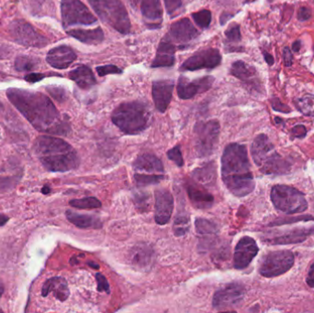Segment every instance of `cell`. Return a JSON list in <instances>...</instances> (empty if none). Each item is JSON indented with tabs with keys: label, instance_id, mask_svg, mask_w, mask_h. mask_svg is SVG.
<instances>
[{
	"label": "cell",
	"instance_id": "6da1fadb",
	"mask_svg": "<svg viewBox=\"0 0 314 313\" xmlns=\"http://www.w3.org/2000/svg\"><path fill=\"white\" fill-rule=\"evenodd\" d=\"M6 96L13 106L39 132L66 135L70 131L68 122L63 121L55 106L45 95L26 89L9 88Z\"/></svg>",
	"mask_w": 314,
	"mask_h": 313
},
{
	"label": "cell",
	"instance_id": "7a4b0ae2",
	"mask_svg": "<svg viewBox=\"0 0 314 313\" xmlns=\"http://www.w3.org/2000/svg\"><path fill=\"white\" fill-rule=\"evenodd\" d=\"M222 177L229 191L236 197H246L254 191L256 183L245 145L226 146L222 157Z\"/></svg>",
	"mask_w": 314,
	"mask_h": 313
},
{
	"label": "cell",
	"instance_id": "3957f363",
	"mask_svg": "<svg viewBox=\"0 0 314 313\" xmlns=\"http://www.w3.org/2000/svg\"><path fill=\"white\" fill-rule=\"evenodd\" d=\"M33 150L42 166L49 172H67L80 164L76 151L61 138L40 136L35 140Z\"/></svg>",
	"mask_w": 314,
	"mask_h": 313
},
{
	"label": "cell",
	"instance_id": "277c9868",
	"mask_svg": "<svg viewBox=\"0 0 314 313\" xmlns=\"http://www.w3.org/2000/svg\"><path fill=\"white\" fill-rule=\"evenodd\" d=\"M111 120L122 133L135 135L143 133L148 127L150 111L143 102H125L115 109Z\"/></svg>",
	"mask_w": 314,
	"mask_h": 313
},
{
	"label": "cell",
	"instance_id": "5b68a950",
	"mask_svg": "<svg viewBox=\"0 0 314 313\" xmlns=\"http://www.w3.org/2000/svg\"><path fill=\"white\" fill-rule=\"evenodd\" d=\"M251 153L254 162L263 174H283L291 168V164L277 152L266 134H259L254 140Z\"/></svg>",
	"mask_w": 314,
	"mask_h": 313
},
{
	"label": "cell",
	"instance_id": "8992f818",
	"mask_svg": "<svg viewBox=\"0 0 314 313\" xmlns=\"http://www.w3.org/2000/svg\"><path fill=\"white\" fill-rule=\"evenodd\" d=\"M88 2L103 22L121 34L130 32L131 21L125 6L120 0H88Z\"/></svg>",
	"mask_w": 314,
	"mask_h": 313
},
{
	"label": "cell",
	"instance_id": "52a82bcc",
	"mask_svg": "<svg viewBox=\"0 0 314 313\" xmlns=\"http://www.w3.org/2000/svg\"><path fill=\"white\" fill-rule=\"evenodd\" d=\"M271 200L276 209L287 214L300 213L308 208V202L303 193L285 185L273 186Z\"/></svg>",
	"mask_w": 314,
	"mask_h": 313
},
{
	"label": "cell",
	"instance_id": "ba28073f",
	"mask_svg": "<svg viewBox=\"0 0 314 313\" xmlns=\"http://www.w3.org/2000/svg\"><path fill=\"white\" fill-rule=\"evenodd\" d=\"M194 147L199 157H208L215 150L220 136V123L216 120L198 122L194 128Z\"/></svg>",
	"mask_w": 314,
	"mask_h": 313
},
{
	"label": "cell",
	"instance_id": "9c48e42d",
	"mask_svg": "<svg viewBox=\"0 0 314 313\" xmlns=\"http://www.w3.org/2000/svg\"><path fill=\"white\" fill-rule=\"evenodd\" d=\"M61 14L64 29L74 25L88 26L97 21V17L80 0H62Z\"/></svg>",
	"mask_w": 314,
	"mask_h": 313
},
{
	"label": "cell",
	"instance_id": "30bf717a",
	"mask_svg": "<svg viewBox=\"0 0 314 313\" xmlns=\"http://www.w3.org/2000/svg\"><path fill=\"white\" fill-rule=\"evenodd\" d=\"M293 265L294 255L291 251H274L264 256L259 267V273L266 278H275L288 272Z\"/></svg>",
	"mask_w": 314,
	"mask_h": 313
},
{
	"label": "cell",
	"instance_id": "8fae6325",
	"mask_svg": "<svg viewBox=\"0 0 314 313\" xmlns=\"http://www.w3.org/2000/svg\"><path fill=\"white\" fill-rule=\"evenodd\" d=\"M8 29L13 40L23 46L42 48L49 42L30 24L21 19L14 20L9 25Z\"/></svg>",
	"mask_w": 314,
	"mask_h": 313
},
{
	"label": "cell",
	"instance_id": "7c38bea8",
	"mask_svg": "<svg viewBox=\"0 0 314 313\" xmlns=\"http://www.w3.org/2000/svg\"><path fill=\"white\" fill-rule=\"evenodd\" d=\"M222 63V55L217 49L209 48L196 52L183 63L180 71H198L201 69H213Z\"/></svg>",
	"mask_w": 314,
	"mask_h": 313
},
{
	"label": "cell",
	"instance_id": "4fadbf2b",
	"mask_svg": "<svg viewBox=\"0 0 314 313\" xmlns=\"http://www.w3.org/2000/svg\"><path fill=\"white\" fill-rule=\"evenodd\" d=\"M246 295V289L240 283H231L217 290L213 296L212 306L223 310L238 305Z\"/></svg>",
	"mask_w": 314,
	"mask_h": 313
},
{
	"label": "cell",
	"instance_id": "5bb4252c",
	"mask_svg": "<svg viewBox=\"0 0 314 313\" xmlns=\"http://www.w3.org/2000/svg\"><path fill=\"white\" fill-rule=\"evenodd\" d=\"M200 35V32L190 22L189 18H182L177 22L172 24L166 38L171 41L173 44H177L178 48L182 49Z\"/></svg>",
	"mask_w": 314,
	"mask_h": 313
},
{
	"label": "cell",
	"instance_id": "9a60e30c",
	"mask_svg": "<svg viewBox=\"0 0 314 313\" xmlns=\"http://www.w3.org/2000/svg\"><path fill=\"white\" fill-rule=\"evenodd\" d=\"M213 82V76H205L193 81H190L185 76H181L177 84V95L181 99H192L198 94L208 91L212 87Z\"/></svg>",
	"mask_w": 314,
	"mask_h": 313
},
{
	"label": "cell",
	"instance_id": "2e32d148",
	"mask_svg": "<svg viewBox=\"0 0 314 313\" xmlns=\"http://www.w3.org/2000/svg\"><path fill=\"white\" fill-rule=\"evenodd\" d=\"M256 241L249 236L241 238L234 250V266L236 269H245L258 254Z\"/></svg>",
	"mask_w": 314,
	"mask_h": 313
},
{
	"label": "cell",
	"instance_id": "e0dca14e",
	"mask_svg": "<svg viewBox=\"0 0 314 313\" xmlns=\"http://www.w3.org/2000/svg\"><path fill=\"white\" fill-rule=\"evenodd\" d=\"M174 208V198L170 191L162 188L155 191V222L166 225L171 219Z\"/></svg>",
	"mask_w": 314,
	"mask_h": 313
},
{
	"label": "cell",
	"instance_id": "ac0fdd59",
	"mask_svg": "<svg viewBox=\"0 0 314 313\" xmlns=\"http://www.w3.org/2000/svg\"><path fill=\"white\" fill-rule=\"evenodd\" d=\"M314 232V226L294 228L286 232H279L273 236L268 237L265 242L270 244H293L303 243Z\"/></svg>",
	"mask_w": 314,
	"mask_h": 313
},
{
	"label": "cell",
	"instance_id": "d6986e66",
	"mask_svg": "<svg viewBox=\"0 0 314 313\" xmlns=\"http://www.w3.org/2000/svg\"><path fill=\"white\" fill-rule=\"evenodd\" d=\"M174 90L173 80H157L153 83L152 95L157 110L164 113L171 102Z\"/></svg>",
	"mask_w": 314,
	"mask_h": 313
},
{
	"label": "cell",
	"instance_id": "ffe728a7",
	"mask_svg": "<svg viewBox=\"0 0 314 313\" xmlns=\"http://www.w3.org/2000/svg\"><path fill=\"white\" fill-rule=\"evenodd\" d=\"M135 174L146 175L164 174L165 169L163 162L157 156L151 154H143L136 158L133 162Z\"/></svg>",
	"mask_w": 314,
	"mask_h": 313
},
{
	"label": "cell",
	"instance_id": "44dd1931",
	"mask_svg": "<svg viewBox=\"0 0 314 313\" xmlns=\"http://www.w3.org/2000/svg\"><path fill=\"white\" fill-rule=\"evenodd\" d=\"M76 59V54L71 47L66 45L55 47L50 50L46 61L51 65V67L56 69H65L74 63Z\"/></svg>",
	"mask_w": 314,
	"mask_h": 313
},
{
	"label": "cell",
	"instance_id": "7402d4cb",
	"mask_svg": "<svg viewBox=\"0 0 314 313\" xmlns=\"http://www.w3.org/2000/svg\"><path fill=\"white\" fill-rule=\"evenodd\" d=\"M144 22L150 29H157L163 20L160 0H140Z\"/></svg>",
	"mask_w": 314,
	"mask_h": 313
},
{
	"label": "cell",
	"instance_id": "603a6c76",
	"mask_svg": "<svg viewBox=\"0 0 314 313\" xmlns=\"http://www.w3.org/2000/svg\"><path fill=\"white\" fill-rule=\"evenodd\" d=\"M230 73L232 76L244 82L246 85L257 89L259 88L260 81L258 79L257 71L254 66H251L243 61H236L232 64Z\"/></svg>",
	"mask_w": 314,
	"mask_h": 313
},
{
	"label": "cell",
	"instance_id": "cb8c5ba5",
	"mask_svg": "<svg viewBox=\"0 0 314 313\" xmlns=\"http://www.w3.org/2000/svg\"><path fill=\"white\" fill-rule=\"evenodd\" d=\"M176 45L173 44L166 36L160 41L156 51V55L152 63L153 68L159 67H170L175 64Z\"/></svg>",
	"mask_w": 314,
	"mask_h": 313
},
{
	"label": "cell",
	"instance_id": "d4e9b609",
	"mask_svg": "<svg viewBox=\"0 0 314 313\" xmlns=\"http://www.w3.org/2000/svg\"><path fill=\"white\" fill-rule=\"evenodd\" d=\"M50 293H52L60 302H65L70 295L66 280L62 277L48 279L42 286L41 296L47 297Z\"/></svg>",
	"mask_w": 314,
	"mask_h": 313
},
{
	"label": "cell",
	"instance_id": "484cf974",
	"mask_svg": "<svg viewBox=\"0 0 314 313\" xmlns=\"http://www.w3.org/2000/svg\"><path fill=\"white\" fill-rule=\"evenodd\" d=\"M187 191L191 203L198 209H209L214 203L213 196L202 186L196 184H189L187 187Z\"/></svg>",
	"mask_w": 314,
	"mask_h": 313
},
{
	"label": "cell",
	"instance_id": "4316f807",
	"mask_svg": "<svg viewBox=\"0 0 314 313\" xmlns=\"http://www.w3.org/2000/svg\"><path fill=\"white\" fill-rule=\"evenodd\" d=\"M69 77L82 89H89L97 84L91 69L86 65H79L69 73Z\"/></svg>",
	"mask_w": 314,
	"mask_h": 313
},
{
	"label": "cell",
	"instance_id": "83f0119b",
	"mask_svg": "<svg viewBox=\"0 0 314 313\" xmlns=\"http://www.w3.org/2000/svg\"><path fill=\"white\" fill-rule=\"evenodd\" d=\"M70 35L77 41L89 45H97L104 41V32L101 28L93 29H72L68 30Z\"/></svg>",
	"mask_w": 314,
	"mask_h": 313
},
{
	"label": "cell",
	"instance_id": "f1b7e54d",
	"mask_svg": "<svg viewBox=\"0 0 314 313\" xmlns=\"http://www.w3.org/2000/svg\"><path fill=\"white\" fill-rule=\"evenodd\" d=\"M154 251L145 244L134 246L131 253V261L134 267L148 268L154 259Z\"/></svg>",
	"mask_w": 314,
	"mask_h": 313
},
{
	"label": "cell",
	"instance_id": "f546056e",
	"mask_svg": "<svg viewBox=\"0 0 314 313\" xmlns=\"http://www.w3.org/2000/svg\"><path fill=\"white\" fill-rule=\"evenodd\" d=\"M192 176L202 186L213 185L217 178V171L213 162H207L192 172Z\"/></svg>",
	"mask_w": 314,
	"mask_h": 313
},
{
	"label": "cell",
	"instance_id": "4dcf8cb0",
	"mask_svg": "<svg viewBox=\"0 0 314 313\" xmlns=\"http://www.w3.org/2000/svg\"><path fill=\"white\" fill-rule=\"evenodd\" d=\"M66 217L71 223L81 229H98L102 227V222L97 217L91 215L79 214L74 211H66Z\"/></svg>",
	"mask_w": 314,
	"mask_h": 313
},
{
	"label": "cell",
	"instance_id": "1f68e13d",
	"mask_svg": "<svg viewBox=\"0 0 314 313\" xmlns=\"http://www.w3.org/2000/svg\"><path fill=\"white\" fill-rule=\"evenodd\" d=\"M39 59L31 57V56H26L21 55L18 56L15 61V69L18 72H28L36 69L38 64H39Z\"/></svg>",
	"mask_w": 314,
	"mask_h": 313
},
{
	"label": "cell",
	"instance_id": "d6a6232c",
	"mask_svg": "<svg viewBox=\"0 0 314 313\" xmlns=\"http://www.w3.org/2000/svg\"><path fill=\"white\" fill-rule=\"evenodd\" d=\"M295 105L305 116L314 117V96L307 95L295 101Z\"/></svg>",
	"mask_w": 314,
	"mask_h": 313
},
{
	"label": "cell",
	"instance_id": "836d02e7",
	"mask_svg": "<svg viewBox=\"0 0 314 313\" xmlns=\"http://www.w3.org/2000/svg\"><path fill=\"white\" fill-rule=\"evenodd\" d=\"M196 231L199 234L209 235V234H216L219 232L218 226L211 220H206L203 218H198L195 220Z\"/></svg>",
	"mask_w": 314,
	"mask_h": 313
},
{
	"label": "cell",
	"instance_id": "e575fe53",
	"mask_svg": "<svg viewBox=\"0 0 314 313\" xmlns=\"http://www.w3.org/2000/svg\"><path fill=\"white\" fill-rule=\"evenodd\" d=\"M70 206L79 209H98L101 207V202L95 197H87L80 199H73L70 202Z\"/></svg>",
	"mask_w": 314,
	"mask_h": 313
},
{
	"label": "cell",
	"instance_id": "d590c367",
	"mask_svg": "<svg viewBox=\"0 0 314 313\" xmlns=\"http://www.w3.org/2000/svg\"><path fill=\"white\" fill-rule=\"evenodd\" d=\"M189 229V218L187 215H179L177 216L173 231L176 236H183L185 235Z\"/></svg>",
	"mask_w": 314,
	"mask_h": 313
},
{
	"label": "cell",
	"instance_id": "8d00e7d4",
	"mask_svg": "<svg viewBox=\"0 0 314 313\" xmlns=\"http://www.w3.org/2000/svg\"><path fill=\"white\" fill-rule=\"evenodd\" d=\"M135 182L138 186H147L151 185H156L160 183L162 180L165 178L164 174L159 175H146V174H134Z\"/></svg>",
	"mask_w": 314,
	"mask_h": 313
},
{
	"label": "cell",
	"instance_id": "74e56055",
	"mask_svg": "<svg viewBox=\"0 0 314 313\" xmlns=\"http://www.w3.org/2000/svg\"><path fill=\"white\" fill-rule=\"evenodd\" d=\"M192 17L195 22L198 26H200L201 29H207L212 22V12L208 9H202L200 11L193 13Z\"/></svg>",
	"mask_w": 314,
	"mask_h": 313
},
{
	"label": "cell",
	"instance_id": "f35d334b",
	"mask_svg": "<svg viewBox=\"0 0 314 313\" xmlns=\"http://www.w3.org/2000/svg\"><path fill=\"white\" fill-rule=\"evenodd\" d=\"M134 205L137 209L141 211H148L149 208L151 207V198L149 197V194L146 193L135 194Z\"/></svg>",
	"mask_w": 314,
	"mask_h": 313
},
{
	"label": "cell",
	"instance_id": "ab89813d",
	"mask_svg": "<svg viewBox=\"0 0 314 313\" xmlns=\"http://www.w3.org/2000/svg\"><path fill=\"white\" fill-rule=\"evenodd\" d=\"M225 36L230 42H239L242 40L240 26L238 24H233L226 29Z\"/></svg>",
	"mask_w": 314,
	"mask_h": 313
},
{
	"label": "cell",
	"instance_id": "60d3db41",
	"mask_svg": "<svg viewBox=\"0 0 314 313\" xmlns=\"http://www.w3.org/2000/svg\"><path fill=\"white\" fill-rule=\"evenodd\" d=\"M167 156L179 167H181L183 164H184L182 154H181V150H180V146L179 145L175 146L174 148H172L169 151L167 152Z\"/></svg>",
	"mask_w": 314,
	"mask_h": 313
},
{
	"label": "cell",
	"instance_id": "b9f144b4",
	"mask_svg": "<svg viewBox=\"0 0 314 313\" xmlns=\"http://www.w3.org/2000/svg\"><path fill=\"white\" fill-rule=\"evenodd\" d=\"M97 73L99 76H107L109 74H121L122 70L120 67L113 65V64H107L102 66H97Z\"/></svg>",
	"mask_w": 314,
	"mask_h": 313
},
{
	"label": "cell",
	"instance_id": "7bdbcfd3",
	"mask_svg": "<svg viewBox=\"0 0 314 313\" xmlns=\"http://www.w3.org/2000/svg\"><path fill=\"white\" fill-rule=\"evenodd\" d=\"M47 91L50 93V95H51L52 98H54L59 102H63L66 98L65 90L63 89V87H47Z\"/></svg>",
	"mask_w": 314,
	"mask_h": 313
},
{
	"label": "cell",
	"instance_id": "ee69618b",
	"mask_svg": "<svg viewBox=\"0 0 314 313\" xmlns=\"http://www.w3.org/2000/svg\"><path fill=\"white\" fill-rule=\"evenodd\" d=\"M164 1L166 5V11L169 15L174 14L182 6L181 0H164Z\"/></svg>",
	"mask_w": 314,
	"mask_h": 313
},
{
	"label": "cell",
	"instance_id": "f6af8a7d",
	"mask_svg": "<svg viewBox=\"0 0 314 313\" xmlns=\"http://www.w3.org/2000/svg\"><path fill=\"white\" fill-rule=\"evenodd\" d=\"M96 279L97 282V290L99 292L106 291L107 293H109V285L108 280L103 276L102 274L97 273L96 274Z\"/></svg>",
	"mask_w": 314,
	"mask_h": 313
},
{
	"label": "cell",
	"instance_id": "bcb514c9",
	"mask_svg": "<svg viewBox=\"0 0 314 313\" xmlns=\"http://www.w3.org/2000/svg\"><path fill=\"white\" fill-rule=\"evenodd\" d=\"M271 104H272V108L274 110L283 112V113H290L291 112V109L287 105L283 104L279 99L275 98V99H272Z\"/></svg>",
	"mask_w": 314,
	"mask_h": 313
},
{
	"label": "cell",
	"instance_id": "7dc6e473",
	"mask_svg": "<svg viewBox=\"0 0 314 313\" xmlns=\"http://www.w3.org/2000/svg\"><path fill=\"white\" fill-rule=\"evenodd\" d=\"M312 17V9L307 6H303L300 8L299 14H298V18L300 21L304 22L307 21Z\"/></svg>",
	"mask_w": 314,
	"mask_h": 313
},
{
	"label": "cell",
	"instance_id": "c3c4849f",
	"mask_svg": "<svg viewBox=\"0 0 314 313\" xmlns=\"http://www.w3.org/2000/svg\"><path fill=\"white\" fill-rule=\"evenodd\" d=\"M293 138H304L307 134V130L303 125H296L292 129Z\"/></svg>",
	"mask_w": 314,
	"mask_h": 313
},
{
	"label": "cell",
	"instance_id": "681fc988",
	"mask_svg": "<svg viewBox=\"0 0 314 313\" xmlns=\"http://www.w3.org/2000/svg\"><path fill=\"white\" fill-rule=\"evenodd\" d=\"M283 60H284V64L287 67H291L293 64V54H292V52L289 47L284 48Z\"/></svg>",
	"mask_w": 314,
	"mask_h": 313
},
{
	"label": "cell",
	"instance_id": "f907efd6",
	"mask_svg": "<svg viewBox=\"0 0 314 313\" xmlns=\"http://www.w3.org/2000/svg\"><path fill=\"white\" fill-rule=\"evenodd\" d=\"M45 76L43 74H39V73H32V74H28L24 76V79L29 83H36L43 79Z\"/></svg>",
	"mask_w": 314,
	"mask_h": 313
},
{
	"label": "cell",
	"instance_id": "816d5d0a",
	"mask_svg": "<svg viewBox=\"0 0 314 313\" xmlns=\"http://www.w3.org/2000/svg\"><path fill=\"white\" fill-rule=\"evenodd\" d=\"M307 284L314 289V263L312 265V267L310 268L308 273V277H307Z\"/></svg>",
	"mask_w": 314,
	"mask_h": 313
},
{
	"label": "cell",
	"instance_id": "f5cc1de1",
	"mask_svg": "<svg viewBox=\"0 0 314 313\" xmlns=\"http://www.w3.org/2000/svg\"><path fill=\"white\" fill-rule=\"evenodd\" d=\"M264 58L266 60V62L268 63L269 65H273L275 63L274 57L269 53V52H263Z\"/></svg>",
	"mask_w": 314,
	"mask_h": 313
},
{
	"label": "cell",
	"instance_id": "db71d44e",
	"mask_svg": "<svg viewBox=\"0 0 314 313\" xmlns=\"http://www.w3.org/2000/svg\"><path fill=\"white\" fill-rule=\"evenodd\" d=\"M301 47H302V41L298 40V41L293 42V44H292V50H293V52H300Z\"/></svg>",
	"mask_w": 314,
	"mask_h": 313
},
{
	"label": "cell",
	"instance_id": "11a10c76",
	"mask_svg": "<svg viewBox=\"0 0 314 313\" xmlns=\"http://www.w3.org/2000/svg\"><path fill=\"white\" fill-rule=\"evenodd\" d=\"M233 17L231 14H228V13H223V15H222V17H221V24L222 25H224V24L226 23L227 21H228L229 19L231 18V17Z\"/></svg>",
	"mask_w": 314,
	"mask_h": 313
},
{
	"label": "cell",
	"instance_id": "9f6ffc18",
	"mask_svg": "<svg viewBox=\"0 0 314 313\" xmlns=\"http://www.w3.org/2000/svg\"><path fill=\"white\" fill-rule=\"evenodd\" d=\"M8 220H9V218L6 215L0 214V227L4 226L8 221Z\"/></svg>",
	"mask_w": 314,
	"mask_h": 313
},
{
	"label": "cell",
	"instance_id": "6f0895ef",
	"mask_svg": "<svg viewBox=\"0 0 314 313\" xmlns=\"http://www.w3.org/2000/svg\"><path fill=\"white\" fill-rule=\"evenodd\" d=\"M50 191H51V188H50V186H43V187H42V189H41V193H43V194H45V195L49 194Z\"/></svg>",
	"mask_w": 314,
	"mask_h": 313
},
{
	"label": "cell",
	"instance_id": "680465c9",
	"mask_svg": "<svg viewBox=\"0 0 314 313\" xmlns=\"http://www.w3.org/2000/svg\"><path fill=\"white\" fill-rule=\"evenodd\" d=\"M4 290H5V288H4V285H3V282L0 280V298L2 297L3 295V293H4Z\"/></svg>",
	"mask_w": 314,
	"mask_h": 313
},
{
	"label": "cell",
	"instance_id": "91938a15",
	"mask_svg": "<svg viewBox=\"0 0 314 313\" xmlns=\"http://www.w3.org/2000/svg\"><path fill=\"white\" fill-rule=\"evenodd\" d=\"M89 266L92 267H95V268H97V269L99 267L98 265H95V264H93V263H89Z\"/></svg>",
	"mask_w": 314,
	"mask_h": 313
},
{
	"label": "cell",
	"instance_id": "94428289",
	"mask_svg": "<svg viewBox=\"0 0 314 313\" xmlns=\"http://www.w3.org/2000/svg\"><path fill=\"white\" fill-rule=\"evenodd\" d=\"M132 2H133L135 5H138L139 2H140V0H132Z\"/></svg>",
	"mask_w": 314,
	"mask_h": 313
},
{
	"label": "cell",
	"instance_id": "6125c7cd",
	"mask_svg": "<svg viewBox=\"0 0 314 313\" xmlns=\"http://www.w3.org/2000/svg\"><path fill=\"white\" fill-rule=\"evenodd\" d=\"M2 110H3V104H2V103H1V101H0V111Z\"/></svg>",
	"mask_w": 314,
	"mask_h": 313
},
{
	"label": "cell",
	"instance_id": "be15d7a7",
	"mask_svg": "<svg viewBox=\"0 0 314 313\" xmlns=\"http://www.w3.org/2000/svg\"><path fill=\"white\" fill-rule=\"evenodd\" d=\"M0 312H1V310H0Z\"/></svg>",
	"mask_w": 314,
	"mask_h": 313
}]
</instances>
